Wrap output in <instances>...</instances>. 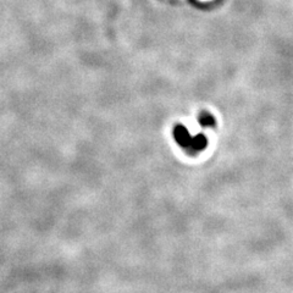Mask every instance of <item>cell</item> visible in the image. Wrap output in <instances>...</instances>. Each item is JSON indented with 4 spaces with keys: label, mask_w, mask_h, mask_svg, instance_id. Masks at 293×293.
<instances>
[]
</instances>
